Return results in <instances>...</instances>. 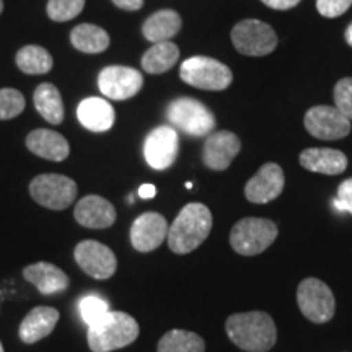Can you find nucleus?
Segmentation results:
<instances>
[{
  "label": "nucleus",
  "mask_w": 352,
  "mask_h": 352,
  "mask_svg": "<svg viewBox=\"0 0 352 352\" xmlns=\"http://www.w3.org/2000/svg\"><path fill=\"white\" fill-rule=\"evenodd\" d=\"M230 341L246 352H267L277 341L274 320L266 311H245L230 315L226 321Z\"/></svg>",
  "instance_id": "obj_1"
},
{
  "label": "nucleus",
  "mask_w": 352,
  "mask_h": 352,
  "mask_svg": "<svg viewBox=\"0 0 352 352\" xmlns=\"http://www.w3.org/2000/svg\"><path fill=\"white\" fill-rule=\"evenodd\" d=\"M212 230V214L208 206L191 202L179 210L168 228V246L176 254H188L204 243Z\"/></svg>",
  "instance_id": "obj_2"
},
{
  "label": "nucleus",
  "mask_w": 352,
  "mask_h": 352,
  "mask_svg": "<svg viewBox=\"0 0 352 352\" xmlns=\"http://www.w3.org/2000/svg\"><path fill=\"white\" fill-rule=\"evenodd\" d=\"M88 346L94 352H111L139 338V324L124 311L109 310L98 323L88 327Z\"/></svg>",
  "instance_id": "obj_3"
},
{
  "label": "nucleus",
  "mask_w": 352,
  "mask_h": 352,
  "mask_svg": "<svg viewBox=\"0 0 352 352\" xmlns=\"http://www.w3.org/2000/svg\"><path fill=\"white\" fill-rule=\"evenodd\" d=\"M166 120L176 129L192 138H208L215 129V118L199 100L182 96L171 101L166 108Z\"/></svg>",
  "instance_id": "obj_4"
},
{
  "label": "nucleus",
  "mask_w": 352,
  "mask_h": 352,
  "mask_svg": "<svg viewBox=\"0 0 352 352\" xmlns=\"http://www.w3.org/2000/svg\"><path fill=\"white\" fill-rule=\"evenodd\" d=\"M277 226L270 219L245 217L230 232V245L239 254L254 256L266 252L277 239Z\"/></svg>",
  "instance_id": "obj_5"
},
{
  "label": "nucleus",
  "mask_w": 352,
  "mask_h": 352,
  "mask_svg": "<svg viewBox=\"0 0 352 352\" xmlns=\"http://www.w3.org/2000/svg\"><path fill=\"white\" fill-rule=\"evenodd\" d=\"M179 77L188 85L209 91L226 90L233 80L232 70L226 64L206 56H195L184 60L179 67Z\"/></svg>",
  "instance_id": "obj_6"
},
{
  "label": "nucleus",
  "mask_w": 352,
  "mask_h": 352,
  "mask_svg": "<svg viewBox=\"0 0 352 352\" xmlns=\"http://www.w3.org/2000/svg\"><path fill=\"white\" fill-rule=\"evenodd\" d=\"M77 192V183L64 175H39L30 183V195L33 199L51 210L67 209L76 201Z\"/></svg>",
  "instance_id": "obj_7"
},
{
  "label": "nucleus",
  "mask_w": 352,
  "mask_h": 352,
  "mask_svg": "<svg viewBox=\"0 0 352 352\" xmlns=\"http://www.w3.org/2000/svg\"><path fill=\"white\" fill-rule=\"evenodd\" d=\"M297 303L303 316L316 324L328 323L336 311V300L331 289L315 277H308L298 284Z\"/></svg>",
  "instance_id": "obj_8"
},
{
  "label": "nucleus",
  "mask_w": 352,
  "mask_h": 352,
  "mask_svg": "<svg viewBox=\"0 0 352 352\" xmlns=\"http://www.w3.org/2000/svg\"><path fill=\"white\" fill-rule=\"evenodd\" d=\"M232 43L243 56H267L276 50L277 34L271 25L259 20H243L232 30Z\"/></svg>",
  "instance_id": "obj_9"
},
{
  "label": "nucleus",
  "mask_w": 352,
  "mask_h": 352,
  "mask_svg": "<svg viewBox=\"0 0 352 352\" xmlns=\"http://www.w3.org/2000/svg\"><path fill=\"white\" fill-rule=\"evenodd\" d=\"M100 91L109 100H129L144 87V77L139 70L126 65H108L98 76Z\"/></svg>",
  "instance_id": "obj_10"
},
{
  "label": "nucleus",
  "mask_w": 352,
  "mask_h": 352,
  "mask_svg": "<svg viewBox=\"0 0 352 352\" xmlns=\"http://www.w3.org/2000/svg\"><path fill=\"white\" fill-rule=\"evenodd\" d=\"M179 152L178 132L171 126H158L148 132L144 142V157L153 170H166L175 164Z\"/></svg>",
  "instance_id": "obj_11"
},
{
  "label": "nucleus",
  "mask_w": 352,
  "mask_h": 352,
  "mask_svg": "<svg viewBox=\"0 0 352 352\" xmlns=\"http://www.w3.org/2000/svg\"><path fill=\"white\" fill-rule=\"evenodd\" d=\"M76 261L85 274L95 279H109L118 270V259L107 245L95 240H83L74 252Z\"/></svg>",
  "instance_id": "obj_12"
},
{
  "label": "nucleus",
  "mask_w": 352,
  "mask_h": 352,
  "mask_svg": "<svg viewBox=\"0 0 352 352\" xmlns=\"http://www.w3.org/2000/svg\"><path fill=\"white\" fill-rule=\"evenodd\" d=\"M303 122L308 134L321 140H338L351 132V121L342 116L336 107L327 104L308 109Z\"/></svg>",
  "instance_id": "obj_13"
},
{
  "label": "nucleus",
  "mask_w": 352,
  "mask_h": 352,
  "mask_svg": "<svg viewBox=\"0 0 352 352\" xmlns=\"http://www.w3.org/2000/svg\"><path fill=\"white\" fill-rule=\"evenodd\" d=\"M241 140L230 131H217L208 135L202 147V162L208 168L223 171L240 153Z\"/></svg>",
  "instance_id": "obj_14"
},
{
  "label": "nucleus",
  "mask_w": 352,
  "mask_h": 352,
  "mask_svg": "<svg viewBox=\"0 0 352 352\" xmlns=\"http://www.w3.org/2000/svg\"><path fill=\"white\" fill-rule=\"evenodd\" d=\"M168 222L162 214L145 212L131 227V243L140 253H151L168 236Z\"/></svg>",
  "instance_id": "obj_15"
},
{
  "label": "nucleus",
  "mask_w": 352,
  "mask_h": 352,
  "mask_svg": "<svg viewBox=\"0 0 352 352\" xmlns=\"http://www.w3.org/2000/svg\"><path fill=\"white\" fill-rule=\"evenodd\" d=\"M285 184L284 171L277 164H264L246 183L245 196L253 204H266L277 199Z\"/></svg>",
  "instance_id": "obj_16"
},
{
  "label": "nucleus",
  "mask_w": 352,
  "mask_h": 352,
  "mask_svg": "<svg viewBox=\"0 0 352 352\" xmlns=\"http://www.w3.org/2000/svg\"><path fill=\"white\" fill-rule=\"evenodd\" d=\"M74 217L87 228H108L116 222V209L104 197L90 195L77 202Z\"/></svg>",
  "instance_id": "obj_17"
},
{
  "label": "nucleus",
  "mask_w": 352,
  "mask_h": 352,
  "mask_svg": "<svg viewBox=\"0 0 352 352\" xmlns=\"http://www.w3.org/2000/svg\"><path fill=\"white\" fill-rule=\"evenodd\" d=\"M57 321H59V311L52 307H36L25 316L21 321L19 334L20 340L25 344H34V342L44 340L54 331Z\"/></svg>",
  "instance_id": "obj_18"
},
{
  "label": "nucleus",
  "mask_w": 352,
  "mask_h": 352,
  "mask_svg": "<svg viewBox=\"0 0 352 352\" xmlns=\"http://www.w3.org/2000/svg\"><path fill=\"white\" fill-rule=\"evenodd\" d=\"M26 147L34 155L51 162H63L69 157L67 139L51 129H34L26 138Z\"/></svg>",
  "instance_id": "obj_19"
},
{
  "label": "nucleus",
  "mask_w": 352,
  "mask_h": 352,
  "mask_svg": "<svg viewBox=\"0 0 352 352\" xmlns=\"http://www.w3.org/2000/svg\"><path fill=\"white\" fill-rule=\"evenodd\" d=\"M77 118L85 129L91 132H107L113 127L116 113L111 103L98 96H90L80 101L77 108Z\"/></svg>",
  "instance_id": "obj_20"
},
{
  "label": "nucleus",
  "mask_w": 352,
  "mask_h": 352,
  "mask_svg": "<svg viewBox=\"0 0 352 352\" xmlns=\"http://www.w3.org/2000/svg\"><path fill=\"white\" fill-rule=\"evenodd\" d=\"M23 277L32 283L43 296L64 292L69 287V277L60 267L51 263L30 264L23 270Z\"/></svg>",
  "instance_id": "obj_21"
},
{
  "label": "nucleus",
  "mask_w": 352,
  "mask_h": 352,
  "mask_svg": "<svg viewBox=\"0 0 352 352\" xmlns=\"http://www.w3.org/2000/svg\"><path fill=\"white\" fill-rule=\"evenodd\" d=\"M298 162L305 170L321 175H341L347 168V157L336 148H305Z\"/></svg>",
  "instance_id": "obj_22"
},
{
  "label": "nucleus",
  "mask_w": 352,
  "mask_h": 352,
  "mask_svg": "<svg viewBox=\"0 0 352 352\" xmlns=\"http://www.w3.org/2000/svg\"><path fill=\"white\" fill-rule=\"evenodd\" d=\"M182 16L175 10H160L148 16L142 25L144 38L151 43L170 41L182 30Z\"/></svg>",
  "instance_id": "obj_23"
},
{
  "label": "nucleus",
  "mask_w": 352,
  "mask_h": 352,
  "mask_svg": "<svg viewBox=\"0 0 352 352\" xmlns=\"http://www.w3.org/2000/svg\"><path fill=\"white\" fill-rule=\"evenodd\" d=\"M34 108L51 124H60L64 121V103L59 90L52 83H41L34 90Z\"/></svg>",
  "instance_id": "obj_24"
},
{
  "label": "nucleus",
  "mask_w": 352,
  "mask_h": 352,
  "mask_svg": "<svg viewBox=\"0 0 352 352\" xmlns=\"http://www.w3.org/2000/svg\"><path fill=\"white\" fill-rule=\"evenodd\" d=\"M70 43L77 51L85 52V54H98L108 50L109 34L100 26L82 23L72 30Z\"/></svg>",
  "instance_id": "obj_25"
},
{
  "label": "nucleus",
  "mask_w": 352,
  "mask_h": 352,
  "mask_svg": "<svg viewBox=\"0 0 352 352\" xmlns=\"http://www.w3.org/2000/svg\"><path fill=\"white\" fill-rule=\"evenodd\" d=\"M179 59V50L175 43H155L142 56V69L147 74H164L173 69Z\"/></svg>",
  "instance_id": "obj_26"
},
{
  "label": "nucleus",
  "mask_w": 352,
  "mask_h": 352,
  "mask_svg": "<svg viewBox=\"0 0 352 352\" xmlns=\"http://www.w3.org/2000/svg\"><path fill=\"white\" fill-rule=\"evenodd\" d=\"M157 352H206V342L196 333L171 329L158 341Z\"/></svg>",
  "instance_id": "obj_27"
},
{
  "label": "nucleus",
  "mask_w": 352,
  "mask_h": 352,
  "mask_svg": "<svg viewBox=\"0 0 352 352\" xmlns=\"http://www.w3.org/2000/svg\"><path fill=\"white\" fill-rule=\"evenodd\" d=\"M16 65L23 74L28 76H43L47 74L54 65L52 56L41 46H25L16 52Z\"/></svg>",
  "instance_id": "obj_28"
},
{
  "label": "nucleus",
  "mask_w": 352,
  "mask_h": 352,
  "mask_svg": "<svg viewBox=\"0 0 352 352\" xmlns=\"http://www.w3.org/2000/svg\"><path fill=\"white\" fill-rule=\"evenodd\" d=\"M85 7V0H50L47 2V16L51 20L69 21L78 16Z\"/></svg>",
  "instance_id": "obj_29"
},
{
  "label": "nucleus",
  "mask_w": 352,
  "mask_h": 352,
  "mask_svg": "<svg viewBox=\"0 0 352 352\" xmlns=\"http://www.w3.org/2000/svg\"><path fill=\"white\" fill-rule=\"evenodd\" d=\"M26 107L25 96L15 88H2L0 90V121L13 120L20 116Z\"/></svg>",
  "instance_id": "obj_30"
},
{
  "label": "nucleus",
  "mask_w": 352,
  "mask_h": 352,
  "mask_svg": "<svg viewBox=\"0 0 352 352\" xmlns=\"http://www.w3.org/2000/svg\"><path fill=\"white\" fill-rule=\"evenodd\" d=\"M78 310H80L82 320L85 321L88 327H91V324L98 323V321L108 314L109 305L104 298L91 294V296H85L80 298V302H78Z\"/></svg>",
  "instance_id": "obj_31"
},
{
  "label": "nucleus",
  "mask_w": 352,
  "mask_h": 352,
  "mask_svg": "<svg viewBox=\"0 0 352 352\" xmlns=\"http://www.w3.org/2000/svg\"><path fill=\"white\" fill-rule=\"evenodd\" d=\"M334 103L338 111L352 121V78H342L334 87Z\"/></svg>",
  "instance_id": "obj_32"
},
{
  "label": "nucleus",
  "mask_w": 352,
  "mask_h": 352,
  "mask_svg": "<svg viewBox=\"0 0 352 352\" xmlns=\"http://www.w3.org/2000/svg\"><path fill=\"white\" fill-rule=\"evenodd\" d=\"M352 6V0H316V10L327 19L344 15Z\"/></svg>",
  "instance_id": "obj_33"
},
{
  "label": "nucleus",
  "mask_w": 352,
  "mask_h": 352,
  "mask_svg": "<svg viewBox=\"0 0 352 352\" xmlns=\"http://www.w3.org/2000/svg\"><path fill=\"white\" fill-rule=\"evenodd\" d=\"M338 210H346L352 214V178L344 179L338 188V196L334 199Z\"/></svg>",
  "instance_id": "obj_34"
},
{
  "label": "nucleus",
  "mask_w": 352,
  "mask_h": 352,
  "mask_svg": "<svg viewBox=\"0 0 352 352\" xmlns=\"http://www.w3.org/2000/svg\"><path fill=\"white\" fill-rule=\"evenodd\" d=\"M261 2L274 10H289V8L298 6L300 0H261Z\"/></svg>",
  "instance_id": "obj_35"
},
{
  "label": "nucleus",
  "mask_w": 352,
  "mask_h": 352,
  "mask_svg": "<svg viewBox=\"0 0 352 352\" xmlns=\"http://www.w3.org/2000/svg\"><path fill=\"white\" fill-rule=\"evenodd\" d=\"M111 2L126 12H138L144 7V0H111Z\"/></svg>",
  "instance_id": "obj_36"
},
{
  "label": "nucleus",
  "mask_w": 352,
  "mask_h": 352,
  "mask_svg": "<svg viewBox=\"0 0 352 352\" xmlns=\"http://www.w3.org/2000/svg\"><path fill=\"white\" fill-rule=\"evenodd\" d=\"M155 195H157V188L153 186V184H142V186L139 188V196L142 197V199H152Z\"/></svg>",
  "instance_id": "obj_37"
},
{
  "label": "nucleus",
  "mask_w": 352,
  "mask_h": 352,
  "mask_svg": "<svg viewBox=\"0 0 352 352\" xmlns=\"http://www.w3.org/2000/svg\"><path fill=\"white\" fill-rule=\"evenodd\" d=\"M344 38H346V43L352 47V23L347 26V30H346V33H344Z\"/></svg>",
  "instance_id": "obj_38"
},
{
  "label": "nucleus",
  "mask_w": 352,
  "mask_h": 352,
  "mask_svg": "<svg viewBox=\"0 0 352 352\" xmlns=\"http://www.w3.org/2000/svg\"><path fill=\"white\" fill-rule=\"evenodd\" d=\"M3 12V0H0V15H2Z\"/></svg>",
  "instance_id": "obj_39"
},
{
  "label": "nucleus",
  "mask_w": 352,
  "mask_h": 352,
  "mask_svg": "<svg viewBox=\"0 0 352 352\" xmlns=\"http://www.w3.org/2000/svg\"><path fill=\"white\" fill-rule=\"evenodd\" d=\"M186 188H188V189H191V188H192V183H191V182H188V183H186Z\"/></svg>",
  "instance_id": "obj_40"
},
{
  "label": "nucleus",
  "mask_w": 352,
  "mask_h": 352,
  "mask_svg": "<svg viewBox=\"0 0 352 352\" xmlns=\"http://www.w3.org/2000/svg\"><path fill=\"white\" fill-rule=\"evenodd\" d=\"M0 352H3V346H2V342H0Z\"/></svg>",
  "instance_id": "obj_41"
}]
</instances>
